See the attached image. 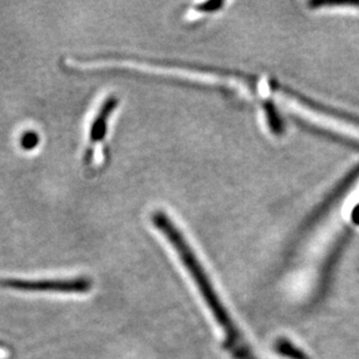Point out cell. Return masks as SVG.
Masks as SVG:
<instances>
[{"instance_id": "277c9868", "label": "cell", "mask_w": 359, "mask_h": 359, "mask_svg": "<svg viewBox=\"0 0 359 359\" xmlns=\"http://www.w3.org/2000/svg\"><path fill=\"white\" fill-rule=\"evenodd\" d=\"M39 143H40V136L34 130H27L21 135L20 146L24 150L27 151L34 150L39 146Z\"/></svg>"}, {"instance_id": "6da1fadb", "label": "cell", "mask_w": 359, "mask_h": 359, "mask_svg": "<svg viewBox=\"0 0 359 359\" xmlns=\"http://www.w3.org/2000/svg\"><path fill=\"white\" fill-rule=\"evenodd\" d=\"M154 226L169 240L170 244L177 251L180 261L183 262L185 268L197 284L198 290L203 295V299L213 314L214 319L220 325L221 330L224 334V346L234 359H257L252 350L249 348L247 341L243 339L235 322L231 319L229 313L221 302L220 297L214 290L208 276L200 264L199 259L191 249L183 233L177 227L175 222L170 219L169 215L163 210H155L151 217Z\"/></svg>"}, {"instance_id": "8992f818", "label": "cell", "mask_w": 359, "mask_h": 359, "mask_svg": "<svg viewBox=\"0 0 359 359\" xmlns=\"http://www.w3.org/2000/svg\"><path fill=\"white\" fill-rule=\"evenodd\" d=\"M353 222H355V224H359V203H358V206H357L356 208H355V210H353Z\"/></svg>"}, {"instance_id": "7a4b0ae2", "label": "cell", "mask_w": 359, "mask_h": 359, "mask_svg": "<svg viewBox=\"0 0 359 359\" xmlns=\"http://www.w3.org/2000/svg\"><path fill=\"white\" fill-rule=\"evenodd\" d=\"M119 105V99L116 95H109L99 107L98 112L95 114V119L91 122L90 130H88V143L85 151V163L90 164L93 160L95 147L105 139L109 128V120Z\"/></svg>"}, {"instance_id": "3957f363", "label": "cell", "mask_w": 359, "mask_h": 359, "mask_svg": "<svg viewBox=\"0 0 359 359\" xmlns=\"http://www.w3.org/2000/svg\"><path fill=\"white\" fill-rule=\"evenodd\" d=\"M277 351H278L280 355H284V356L291 359H309L305 353H302L298 348H295V346H293L292 343L288 342V341L279 342L278 344H277Z\"/></svg>"}, {"instance_id": "5b68a950", "label": "cell", "mask_w": 359, "mask_h": 359, "mask_svg": "<svg viewBox=\"0 0 359 359\" xmlns=\"http://www.w3.org/2000/svg\"><path fill=\"white\" fill-rule=\"evenodd\" d=\"M224 4L220 1H210V3L201 4L197 7V10L200 12H213V11L219 10V7L222 6Z\"/></svg>"}]
</instances>
